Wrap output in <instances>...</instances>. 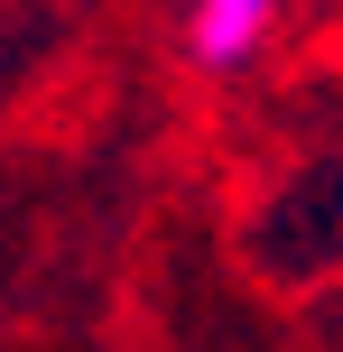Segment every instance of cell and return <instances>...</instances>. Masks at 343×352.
Listing matches in <instances>:
<instances>
[{"instance_id":"obj_1","label":"cell","mask_w":343,"mask_h":352,"mask_svg":"<svg viewBox=\"0 0 343 352\" xmlns=\"http://www.w3.org/2000/svg\"><path fill=\"white\" fill-rule=\"evenodd\" d=\"M269 28H278V0H186V47H195V65H214V74L251 65Z\"/></svg>"}]
</instances>
